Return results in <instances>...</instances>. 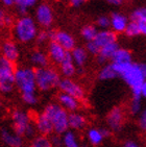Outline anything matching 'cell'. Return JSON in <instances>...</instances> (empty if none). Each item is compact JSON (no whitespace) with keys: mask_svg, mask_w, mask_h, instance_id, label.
Returning <instances> with one entry per match:
<instances>
[{"mask_svg":"<svg viewBox=\"0 0 146 147\" xmlns=\"http://www.w3.org/2000/svg\"><path fill=\"white\" fill-rule=\"evenodd\" d=\"M0 108H1V102H0Z\"/></svg>","mask_w":146,"mask_h":147,"instance_id":"49","label":"cell"},{"mask_svg":"<svg viewBox=\"0 0 146 147\" xmlns=\"http://www.w3.org/2000/svg\"><path fill=\"white\" fill-rule=\"evenodd\" d=\"M34 20L42 29H49L54 22V11L47 2H41L34 9Z\"/></svg>","mask_w":146,"mask_h":147,"instance_id":"8","label":"cell"},{"mask_svg":"<svg viewBox=\"0 0 146 147\" xmlns=\"http://www.w3.org/2000/svg\"><path fill=\"white\" fill-rule=\"evenodd\" d=\"M97 76H98L99 80L107 82V80H112V79H115L116 77H119V75L112 63H109V64L107 63V64L102 65L100 70L98 71Z\"/></svg>","mask_w":146,"mask_h":147,"instance_id":"27","label":"cell"},{"mask_svg":"<svg viewBox=\"0 0 146 147\" xmlns=\"http://www.w3.org/2000/svg\"><path fill=\"white\" fill-rule=\"evenodd\" d=\"M70 54L77 68H84L89 59V52L87 51L86 47L82 46H76L70 52Z\"/></svg>","mask_w":146,"mask_h":147,"instance_id":"25","label":"cell"},{"mask_svg":"<svg viewBox=\"0 0 146 147\" xmlns=\"http://www.w3.org/2000/svg\"><path fill=\"white\" fill-rule=\"evenodd\" d=\"M50 41H51L50 30H47V29L39 30V32H38V34H36V40H34L36 44L39 46L47 45Z\"/></svg>","mask_w":146,"mask_h":147,"instance_id":"33","label":"cell"},{"mask_svg":"<svg viewBox=\"0 0 146 147\" xmlns=\"http://www.w3.org/2000/svg\"><path fill=\"white\" fill-rule=\"evenodd\" d=\"M0 140L6 147H23L24 138L18 135L13 128L2 127L0 129Z\"/></svg>","mask_w":146,"mask_h":147,"instance_id":"13","label":"cell"},{"mask_svg":"<svg viewBox=\"0 0 146 147\" xmlns=\"http://www.w3.org/2000/svg\"><path fill=\"white\" fill-rule=\"evenodd\" d=\"M59 92H64L66 94H69L71 96L75 97L80 101L84 100L86 98V90L82 85L74 80L73 78H65L63 77L59 84Z\"/></svg>","mask_w":146,"mask_h":147,"instance_id":"9","label":"cell"},{"mask_svg":"<svg viewBox=\"0 0 146 147\" xmlns=\"http://www.w3.org/2000/svg\"><path fill=\"white\" fill-rule=\"evenodd\" d=\"M132 62V52L126 48L119 47L115 52L114 57L111 59V63L113 64H118V65H124Z\"/></svg>","mask_w":146,"mask_h":147,"instance_id":"26","label":"cell"},{"mask_svg":"<svg viewBox=\"0 0 146 147\" xmlns=\"http://www.w3.org/2000/svg\"><path fill=\"white\" fill-rule=\"evenodd\" d=\"M93 42L95 43V45L101 49L107 44L117 42V34H115L112 29H99L96 37L94 38Z\"/></svg>","mask_w":146,"mask_h":147,"instance_id":"19","label":"cell"},{"mask_svg":"<svg viewBox=\"0 0 146 147\" xmlns=\"http://www.w3.org/2000/svg\"><path fill=\"white\" fill-rule=\"evenodd\" d=\"M107 1L110 3V4H112V5L118 6V5H121L125 0H107Z\"/></svg>","mask_w":146,"mask_h":147,"instance_id":"45","label":"cell"},{"mask_svg":"<svg viewBox=\"0 0 146 147\" xmlns=\"http://www.w3.org/2000/svg\"><path fill=\"white\" fill-rule=\"evenodd\" d=\"M129 20L134 21L138 25L141 36L146 37V6H141L134 9L129 16Z\"/></svg>","mask_w":146,"mask_h":147,"instance_id":"20","label":"cell"},{"mask_svg":"<svg viewBox=\"0 0 146 147\" xmlns=\"http://www.w3.org/2000/svg\"><path fill=\"white\" fill-rule=\"evenodd\" d=\"M124 34L128 38H135V37H138V36H141V32L137 24H136L134 21H130V20H129V23H128V25H127L126 29H125Z\"/></svg>","mask_w":146,"mask_h":147,"instance_id":"34","label":"cell"},{"mask_svg":"<svg viewBox=\"0 0 146 147\" xmlns=\"http://www.w3.org/2000/svg\"><path fill=\"white\" fill-rule=\"evenodd\" d=\"M29 62L32 66H34L36 69L47 67L49 65L50 59L48 57L47 52L41 50V49H36L29 54Z\"/></svg>","mask_w":146,"mask_h":147,"instance_id":"23","label":"cell"},{"mask_svg":"<svg viewBox=\"0 0 146 147\" xmlns=\"http://www.w3.org/2000/svg\"><path fill=\"white\" fill-rule=\"evenodd\" d=\"M15 84L20 93L36 92V69L28 66H20L15 70Z\"/></svg>","mask_w":146,"mask_h":147,"instance_id":"6","label":"cell"},{"mask_svg":"<svg viewBox=\"0 0 146 147\" xmlns=\"http://www.w3.org/2000/svg\"><path fill=\"white\" fill-rule=\"evenodd\" d=\"M39 32V25L34 17L24 15L15 20L11 26V34L16 42L21 44H30L34 42Z\"/></svg>","mask_w":146,"mask_h":147,"instance_id":"2","label":"cell"},{"mask_svg":"<svg viewBox=\"0 0 146 147\" xmlns=\"http://www.w3.org/2000/svg\"><path fill=\"white\" fill-rule=\"evenodd\" d=\"M29 147H31V146H29Z\"/></svg>","mask_w":146,"mask_h":147,"instance_id":"50","label":"cell"},{"mask_svg":"<svg viewBox=\"0 0 146 147\" xmlns=\"http://www.w3.org/2000/svg\"><path fill=\"white\" fill-rule=\"evenodd\" d=\"M43 112L46 114V116L50 119L51 123L53 125L54 134L63 135L69 130V113L62 108L57 102H50L45 105Z\"/></svg>","mask_w":146,"mask_h":147,"instance_id":"4","label":"cell"},{"mask_svg":"<svg viewBox=\"0 0 146 147\" xmlns=\"http://www.w3.org/2000/svg\"><path fill=\"white\" fill-rule=\"evenodd\" d=\"M11 128L23 138L34 139L36 129L29 113L21 109H16L11 114Z\"/></svg>","mask_w":146,"mask_h":147,"instance_id":"3","label":"cell"},{"mask_svg":"<svg viewBox=\"0 0 146 147\" xmlns=\"http://www.w3.org/2000/svg\"><path fill=\"white\" fill-rule=\"evenodd\" d=\"M111 136V129L110 128H98V127H90L87 129L86 138L88 142L93 146L100 145L105 138Z\"/></svg>","mask_w":146,"mask_h":147,"instance_id":"16","label":"cell"},{"mask_svg":"<svg viewBox=\"0 0 146 147\" xmlns=\"http://www.w3.org/2000/svg\"><path fill=\"white\" fill-rule=\"evenodd\" d=\"M110 19H111L110 29H112L117 34L125 32V29L129 23V18L126 15H124L123 13H120V11H115L111 15Z\"/></svg>","mask_w":146,"mask_h":147,"instance_id":"17","label":"cell"},{"mask_svg":"<svg viewBox=\"0 0 146 147\" xmlns=\"http://www.w3.org/2000/svg\"><path fill=\"white\" fill-rule=\"evenodd\" d=\"M140 66H141V69H142V71H143L144 76H145V78H146V63H141Z\"/></svg>","mask_w":146,"mask_h":147,"instance_id":"46","label":"cell"},{"mask_svg":"<svg viewBox=\"0 0 146 147\" xmlns=\"http://www.w3.org/2000/svg\"><path fill=\"white\" fill-rule=\"evenodd\" d=\"M51 41L59 43L68 52H71L76 47V40L73 34L67 30H50Z\"/></svg>","mask_w":146,"mask_h":147,"instance_id":"12","label":"cell"},{"mask_svg":"<svg viewBox=\"0 0 146 147\" xmlns=\"http://www.w3.org/2000/svg\"><path fill=\"white\" fill-rule=\"evenodd\" d=\"M21 100L26 105H34L38 103V94L36 92L32 93H22L21 94Z\"/></svg>","mask_w":146,"mask_h":147,"instance_id":"35","label":"cell"},{"mask_svg":"<svg viewBox=\"0 0 146 147\" xmlns=\"http://www.w3.org/2000/svg\"><path fill=\"white\" fill-rule=\"evenodd\" d=\"M51 143L53 147H63V138L62 135H57V134H52L50 136Z\"/></svg>","mask_w":146,"mask_h":147,"instance_id":"40","label":"cell"},{"mask_svg":"<svg viewBox=\"0 0 146 147\" xmlns=\"http://www.w3.org/2000/svg\"><path fill=\"white\" fill-rule=\"evenodd\" d=\"M88 0H69V3H70V5L72 7H79V6H82L84 2H87Z\"/></svg>","mask_w":146,"mask_h":147,"instance_id":"41","label":"cell"},{"mask_svg":"<svg viewBox=\"0 0 146 147\" xmlns=\"http://www.w3.org/2000/svg\"><path fill=\"white\" fill-rule=\"evenodd\" d=\"M0 55L9 62L16 63L20 59V48L15 40L5 39L0 43Z\"/></svg>","mask_w":146,"mask_h":147,"instance_id":"11","label":"cell"},{"mask_svg":"<svg viewBox=\"0 0 146 147\" xmlns=\"http://www.w3.org/2000/svg\"><path fill=\"white\" fill-rule=\"evenodd\" d=\"M40 0H16V9L20 16L27 15L28 11L38 5Z\"/></svg>","mask_w":146,"mask_h":147,"instance_id":"28","label":"cell"},{"mask_svg":"<svg viewBox=\"0 0 146 147\" xmlns=\"http://www.w3.org/2000/svg\"><path fill=\"white\" fill-rule=\"evenodd\" d=\"M140 95L142 98L146 99V80L143 82V85L141 86V89H140Z\"/></svg>","mask_w":146,"mask_h":147,"instance_id":"43","label":"cell"},{"mask_svg":"<svg viewBox=\"0 0 146 147\" xmlns=\"http://www.w3.org/2000/svg\"><path fill=\"white\" fill-rule=\"evenodd\" d=\"M98 30L99 29L97 28L96 25L87 24V25L82 26V29H80V37H82L86 42H90V41L94 40V38L96 37Z\"/></svg>","mask_w":146,"mask_h":147,"instance_id":"30","label":"cell"},{"mask_svg":"<svg viewBox=\"0 0 146 147\" xmlns=\"http://www.w3.org/2000/svg\"><path fill=\"white\" fill-rule=\"evenodd\" d=\"M96 26L98 29H109L111 26V19L109 16L102 15L96 19Z\"/></svg>","mask_w":146,"mask_h":147,"instance_id":"37","label":"cell"},{"mask_svg":"<svg viewBox=\"0 0 146 147\" xmlns=\"http://www.w3.org/2000/svg\"><path fill=\"white\" fill-rule=\"evenodd\" d=\"M62 1H69V0H62Z\"/></svg>","mask_w":146,"mask_h":147,"instance_id":"48","label":"cell"},{"mask_svg":"<svg viewBox=\"0 0 146 147\" xmlns=\"http://www.w3.org/2000/svg\"><path fill=\"white\" fill-rule=\"evenodd\" d=\"M0 2L6 7H11L16 4V0H0Z\"/></svg>","mask_w":146,"mask_h":147,"instance_id":"42","label":"cell"},{"mask_svg":"<svg viewBox=\"0 0 146 147\" xmlns=\"http://www.w3.org/2000/svg\"><path fill=\"white\" fill-rule=\"evenodd\" d=\"M63 147H80L78 137L74 133V130L69 129L62 135Z\"/></svg>","mask_w":146,"mask_h":147,"instance_id":"29","label":"cell"},{"mask_svg":"<svg viewBox=\"0 0 146 147\" xmlns=\"http://www.w3.org/2000/svg\"><path fill=\"white\" fill-rule=\"evenodd\" d=\"M46 46H47L48 57L50 59V62H52L55 65H59L69 53L64 47H62L59 43L54 41H50Z\"/></svg>","mask_w":146,"mask_h":147,"instance_id":"15","label":"cell"},{"mask_svg":"<svg viewBox=\"0 0 146 147\" xmlns=\"http://www.w3.org/2000/svg\"><path fill=\"white\" fill-rule=\"evenodd\" d=\"M69 128L74 131L77 130H82L86 126H87V118L84 114L80 112H73V113H69Z\"/></svg>","mask_w":146,"mask_h":147,"instance_id":"22","label":"cell"},{"mask_svg":"<svg viewBox=\"0 0 146 147\" xmlns=\"http://www.w3.org/2000/svg\"><path fill=\"white\" fill-rule=\"evenodd\" d=\"M120 46L117 42L111 43V44H107L104 47L100 49L98 55H97V62L101 65H104L107 64V62L111 61L112 57H114L115 52L117 51V49L119 48Z\"/></svg>","mask_w":146,"mask_h":147,"instance_id":"24","label":"cell"},{"mask_svg":"<svg viewBox=\"0 0 146 147\" xmlns=\"http://www.w3.org/2000/svg\"><path fill=\"white\" fill-rule=\"evenodd\" d=\"M86 49H87V51L89 52V54L94 55V57H97L99 53V51H100V49L95 45V43L93 42V41L87 42V44H86Z\"/></svg>","mask_w":146,"mask_h":147,"instance_id":"39","label":"cell"},{"mask_svg":"<svg viewBox=\"0 0 146 147\" xmlns=\"http://www.w3.org/2000/svg\"><path fill=\"white\" fill-rule=\"evenodd\" d=\"M129 113L137 116L142 112V97L141 96H132V100L129 102L128 107Z\"/></svg>","mask_w":146,"mask_h":147,"instance_id":"32","label":"cell"},{"mask_svg":"<svg viewBox=\"0 0 146 147\" xmlns=\"http://www.w3.org/2000/svg\"><path fill=\"white\" fill-rule=\"evenodd\" d=\"M56 100H57V103L67 111L68 113L77 112L79 110V108H80V102H82L80 100L76 99L75 97L64 93V92H59L57 94Z\"/></svg>","mask_w":146,"mask_h":147,"instance_id":"18","label":"cell"},{"mask_svg":"<svg viewBox=\"0 0 146 147\" xmlns=\"http://www.w3.org/2000/svg\"><path fill=\"white\" fill-rule=\"evenodd\" d=\"M0 39H1V29H0Z\"/></svg>","mask_w":146,"mask_h":147,"instance_id":"47","label":"cell"},{"mask_svg":"<svg viewBox=\"0 0 146 147\" xmlns=\"http://www.w3.org/2000/svg\"><path fill=\"white\" fill-rule=\"evenodd\" d=\"M113 66L115 67L119 77L123 79V82L130 89L132 96H141V86L143 85V82L146 80V78L144 76L143 71L141 69L140 64L132 62L128 63V64H124V65L113 64Z\"/></svg>","mask_w":146,"mask_h":147,"instance_id":"1","label":"cell"},{"mask_svg":"<svg viewBox=\"0 0 146 147\" xmlns=\"http://www.w3.org/2000/svg\"><path fill=\"white\" fill-rule=\"evenodd\" d=\"M15 70L16 67L14 63L0 55V93L3 95L13 93L16 88Z\"/></svg>","mask_w":146,"mask_h":147,"instance_id":"7","label":"cell"},{"mask_svg":"<svg viewBox=\"0 0 146 147\" xmlns=\"http://www.w3.org/2000/svg\"><path fill=\"white\" fill-rule=\"evenodd\" d=\"M59 73L65 78H73V76L77 74V67L74 64L70 52L65 57V59L59 64Z\"/></svg>","mask_w":146,"mask_h":147,"instance_id":"21","label":"cell"},{"mask_svg":"<svg viewBox=\"0 0 146 147\" xmlns=\"http://www.w3.org/2000/svg\"><path fill=\"white\" fill-rule=\"evenodd\" d=\"M15 20L9 13L0 9V26H13Z\"/></svg>","mask_w":146,"mask_h":147,"instance_id":"36","label":"cell"},{"mask_svg":"<svg viewBox=\"0 0 146 147\" xmlns=\"http://www.w3.org/2000/svg\"><path fill=\"white\" fill-rule=\"evenodd\" d=\"M125 122V111L121 107H115L107 115V125L111 131H119Z\"/></svg>","mask_w":146,"mask_h":147,"instance_id":"10","label":"cell"},{"mask_svg":"<svg viewBox=\"0 0 146 147\" xmlns=\"http://www.w3.org/2000/svg\"><path fill=\"white\" fill-rule=\"evenodd\" d=\"M31 147H53L51 143V139L49 136L39 135L31 140Z\"/></svg>","mask_w":146,"mask_h":147,"instance_id":"31","label":"cell"},{"mask_svg":"<svg viewBox=\"0 0 146 147\" xmlns=\"http://www.w3.org/2000/svg\"><path fill=\"white\" fill-rule=\"evenodd\" d=\"M61 73L53 67L47 66L36 69V88L40 92H49L59 87L61 82Z\"/></svg>","mask_w":146,"mask_h":147,"instance_id":"5","label":"cell"},{"mask_svg":"<svg viewBox=\"0 0 146 147\" xmlns=\"http://www.w3.org/2000/svg\"><path fill=\"white\" fill-rule=\"evenodd\" d=\"M123 147H141L140 145L138 144V143H136L135 141H126L125 143H124Z\"/></svg>","mask_w":146,"mask_h":147,"instance_id":"44","label":"cell"},{"mask_svg":"<svg viewBox=\"0 0 146 147\" xmlns=\"http://www.w3.org/2000/svg\"><path fill=\"white\" fill-rule=\"evenodd\" d=\"M34 123L36 126V133H39V135L50 137L52 134H54L53 125L51 123L50 119L46 116V114L43 111L36 116Z\"/></svg>","mask_w":146,"mask_h":147,"instance_id":"14","label":"cell"},{"mask_svg":"<svg viewBox=\"0 0 146 147\" xmlns=\"http://www.w3.org/2000/svg\"><path fill=\"white\" fill-rule=\"evenodd\" d=\"M138 116H139L138 117V126L142 131L146 133V109L142 110V112Z\"/></svg>","mask_w":146,"mask_h":147,"instance_id":"38","label":"cell"}]
</instances>
